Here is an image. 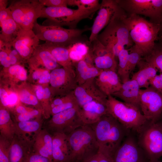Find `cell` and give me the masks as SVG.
<instances>
[{
  "label": "cell",
  "instance_id": "cell-1",
  "mask_svg": "<svg viewBox=\"0 0 162 162\" xmlns=\"http://www.w3.org/2000/svg\"><path fill=\"white\" fill-rule=\"evenodd\" d=\"M124 21L128 28L135 50L145 57L152 52L159 39L160 25L148 21L139 15H127Z\"/></svg>",
  "mask_w": 162,
  "mask_h": 162
},
{
  "label": "cell",
  "instance_id": "cell-2",
  "mask_svg": "<svg viewBox=\"0 0 162 162\" xmlns=\"http://www.w3.org/2000/svg\"><path fill=\"white\" fill-rule=\"evenodd\" d=\"M89 125L94 132L99 146L98 151L113 157L124 137L130 131L107 113L96 122Z\"/></svg>",
  "mask_w": 162,
  "mask_h": 162
},
{
  "label": "cell",
  "instance_id": "cell-3",
  "mask_svg": "<svg viewBox=\"0 0 162 162\" xmlns=\"http://www.w3.org/2000/svg\"><path fill=\"white\" fill-rule=\"evenodd\" d=\"M126 16L125 11L120 7L110 22L97 38L101 44L112 52L116 59L122 50L130 48L134 44L124 21Z\"/></svg>",
  "mask_w": 162,
  "mask_h": 162
},
{
  "label": "cell",
  "instance_id": "cell-4",
  "mask_svg": "<svg viewBox=\"0 0 162 162\" xmlns=\"http://www.w3.org/2000/svg\"><path fill=\"white\" fill-rule=\"evenodd\" d=\"M67 136L69 155L66 162H84L98 152V144L89 125L81 126Z\"/></svg>",
  "mask_w": 162,
  "mask_h": 162
},
{
  "label": "cell",
  "instance_id": "cell-5",
  "mask_svg": "<svg viewBox=\"0 0 162 162\" xmlns=\"http://www.w3.org/2000/svg\"><path fill=\"white\" fill-rule=\"evenodd\" d=\"M90 30L91 28L67 29L60 26L41 25L36 21L32 30L39 40L54 45L68 47L78 43L86 44L89 41L83 33Z\"/></svg>",
  "mask_w": 162,
  "mask_h": 162
},
{
  "label": "cell",
  "instance_id": "cell-6",
  "mask_svg": "<svg viewBox=\"0 0 162 162\" xmlns=\"http://www.w3.org/2000/svg\"><path fill=\"white\" fill-rule=\"evenodd\" d=\"M106 106L107 113L130 131L138 132L148 121L139 108L112 95L107 96Z\"/></svg>",
  "mask_w": 162,
  "mask_h": 162
},
{
  "label": "cell",
  "instance_id": "cell-7",
  "mask_svg": "<svg viewBox=\"0 0 162 162\" xmlns=\"http://www.w3.org/2000/svg\"><path fill=\"white\" fill-rule=\"evenodd\" d=\"M99 8L91 10L73 9L67 7H46L43 8L40 18L47 19L44 25L66 26L76 28L78 23L86 19H91Z\"/></svg>",
  "mask_w": 162,
  "mask_h": 162
},
{
  "label": "cell",
  "instance_id": "cell-8",
  "mask_svg": "<svg viewBox=\"0 0 162 162\" xmlns=\"http://www.w3.org/2000/svg\"><path fill=\"white\" fill-rule=\"evenodd\" d=\"M137 133L138 143L149 160H159L162 157V122L148 121Z\"/></svg>",
  "mask_w": 162,
  "mask_h": 162
},
{
  "label": "cell",
  "instance_id": "cell-9",
  "mask_svg": "<svg viewBox=\"0 0 162 162\" xmlns=\"http://www.w3.org/2000/svg\"><path fill=\"white\" fill-rule=\"evenodd\" d=\"M45 6L39 0L13 1L8 7L11 15L20 28L32 30Z\"/></svg>",
  "mask_w": 162,
  "mask_h": 162
},
{
  "label": "cell",
  "instance_id": "cell-10",
  "mask_svg": "<svg viewBox=\"0 0 162 162\" xmlns=\"http://www.w3.org/2000/svg\"><path fill=\"white\" fill-rule=\"evenodd\" d=\"M127 15H142L150 21L160 23L162 17V0H117Z\"/></svg>",
  "mask_w": 162,
  "mask_h": 162
},
{
  "label": "cell",
  "instance_id": "cell-11",
  "mask_svg": "<svg viewBox=\"0 0 162 162\" xmlns=\"http://www.w3.org/2000/svg\"><path fill=\"white\" fill-rule=\"evenodd\" d=\"M80 107L72 108L52 116L47 123V130L52 135L62 133L68 135L85 124L79 113Z\"/></svg>",
  "mask_w": 162,
  "mask_h": 162
},
{
  "label": "cell",
  "instance_id": "cell-12",
  "mask_svg": "<svg viewBox=\"0 0 162 162\" xmlns=\"http://www.w3.org/2000/svg\"><path fill=\"white\" fill-rule=\"evenodd\" d=\"M140 108L148 121H159L162 116V94L151 86L140 89Z\"/></svg>",
  "mask_w": 162,
  "mask_h": 162
},
{
  "label": "cell",
  "instance_id": "cell-13",
  "mask_svg": "<svg viewBox=\"0 0 162 162\" xmlns=\"http://www.w3.org/2000/svg\"><path fill=\"white\" fill-rule=\"evenodd\" d=\"M50 76V89L53 96L67 94L77 86L74 68H56L51 72Z\"/></svg>",
  "mask_w": 162,
  "mask_h": 162
},
{
  "label": "cell",
  "instance_id": "cell-14",
  "mask_svg": "<svg viewBox=\"0 0 162 162\" xmlns=\"http://www.w3.org/2000/svg\"><path fill=\"white\" fill-rule=\"evenodd\" d=\"M130 133L115 152L113 162H148L150 160Z\"/></svg>",
  "mask_w": 162,
  "mask_h": 162
},
{
  "label": "cell",
  "instance_id": "cell-15",
  "mask_svg": "<svg viewBox=\"0 0 162 162\" xmlns=\"http://www.w3.org/2000/svg\"><path fill=\"white\" fill-rule=\"evenodd\" d=\"M120 7L117 0L102 1L91 27V33L88 40L90 42L97 39L100 32L110 23Z\"/></svg>",
  "mask_w": 162,
  "mask_h": 162
},
{
  "label": "cell",
  "instance_id": "cell-16",
  "mask_svg": "<svg viewBox=\"0 0 162 162\" xmlns=\"http://www.w3.org/2000/svg\"><path fill=\"white\" fill-rule=\"evenodd\" d=\"M91 43V50L89 49V54L94 66L102 70H111L116 72L118 64L112 52L97 39Z\"/></svg>",
  "mask_w": 162,
  "mask_h": 162
},
{
  "label": "cell",
  "instance_id": "cell-17",
  "mask_svg": "<svg viewBox=\"0 0 162 162\" xmlns=\"http://www.w3.org/2000/svg\"><path fill=\"white\" fill-rule=\"evenodd\" d=\"M8 1L0 0V40L4 45L12 46L20 28L12 17L7 7Z\"/></svg>",
  "mask_w": 162,
  "mask_h": 162
},
{
  "label": "cell",
  "instance_id": "cell-18",
  "mask_svg": "<svg viewBox=\"0 0 162 162\" xmlns=\"http://www.w3.org/2000/svg\"><path fill=\"white\" fill-rule=\"evenodd\" d=\"M95 78L89 80L82 84L77 85L73 91L80 108L94 100L106 104L107 96L98 88L95 83Z\"/></svg>",
  "mask_w": 162,
  "mask_h": 162
},
{
  "label": "cell",
  "instance_id": "cell-19",
  "mask_svg": "<svg viewBox=\"0 0 162 162\" xmlns=\"http://www.w3.org/2000/svg\"><path fill=\"white\" fill-rule=\"evenodd\" d=\"M39 41L32 30L20 28L12 46L23 59L28 60L40 45Z\"/></svg>",
  "mask_w": 162,
  "mask_h": 162
},
{
  "label": "cell",
  "instance_id": "cell-20",
  "mask_svg": "<svg viewBox=\"0 0 162 162\" xmlns=\"http://www.w3.org/2000/svg\"><path fill=\"white\" fill-rule=\"evenodd\" d=\"M33 141L15 134L11 142L9 162H27L28 156L32 151Z\"/></svg>",
  "mask_w": 162,
  "mask_h": 162
},
{
  "label": "cell",
  "instance_id": "cell-21",
  "mask_svg": "<svg viewBox=\"0 0 162 162\" xmlns=\"http://www.w3.org/2000/svg\"><path fill=\"white\" fill-rule=\"evenodd\" d=\"M95 80L98 88L107 96L118 91L122 84L117 72L111 70H102Z\"/></svg>",
  "mask_w": 162,
  "mask_h": 162
},
{
  "label": "cell",
  "instance_id": "cell-22",
  "mask_svg": "<svg viewBox=\"0 0 162 162\" xmlns=\"http://www.w3.org/2000/svg\"><path fill=\"white\" fill-rule=\"evenodd\" d=\"M27 61L32 68H37L42 65L49 70H52L59 68L60 65L51 53L41 44L36 48Z\"/></svg>",
  "mask_w": 162,
  "mask_h": 162
},
{
  "label": "cell",
  "instance_id": "cell-23",
  "mask_svg": "<svg viewBox=\"0 0 162 162\" xmlns=\"http://www.w3.org/2000/svg\"><path fill=\"white\" fill-rule=\"evenodd\" d=\"M79 113L85 124H92L98 121L107 113L106 104L97 101H93L80 108Z\"/></svg>",
  "mask_w": 162,
  "mask_h": 162
},
{
  "label": "cell",
  "instance_id": "cell-24",
  "mask_svg": "<svg viewBox=\"0 0 162 162\" xmlns=\"http://www.w3.org/2000/svg\"><path fill=\"white\" fill-rule=\"evenodd\" d=\"M140 89L137 82L131 79L122 83L120 89L112 95L119 98L124 102L135 106L140 109Z\"/></svg>",
  "mask_w": 162,
  "mask_h": 162
},
{
  "label": "cell",
  "instance_id": "cell-25",
  "mask_svg": "<svg viewBox=\"0 0 162 162\" xmlns=\"http://www.w3.org/2000/svg\"><path fill=\"white\" fill-rule=\"evenodd\" d=\"M137 65L139 70L133 74L131 79L137 82L140 88H147L150 86V80L157 75L158 70L142 58Z\"/></svg>",
  "mask_w": 162,
  "mask_h": 162
},
{
  "label": "cell",
  "instance_id": "cell-26",
  "mask_svg": "<svg viewBox=\"0 0 162 162\" xmlns=\"http://www.w3.org/2000/svg\"><path fill=\"white\" fill-rule=\"evenodd\" d=\"M52 135V162L67 161L69 155L67 136L62 133H57Z\"/></svg>",
  "mask_w": 162,
  "mask_h": 162
},
{
  "label": "cell",
  "instance_id": "cell-27",
  "mask_svg": "<svg viewBox=\"0 0 162 162\" xmlns=\"http://www.w3.org/2000/svg\"><path fill=\"white\" fill-rule=\"evenodd\" d=\"M77 85L82 84L88 80L95 78L100 74L102 70L87 62L84 58L73 63Z\"/></svg>",
  "mask_w": 162,
  "mask_h": 162
},
{
  "label": "cell",
  "instance_id": "cell-28",
  "mask_svg": "<svg viewBox=\"0 0 162 162\" xmlns=\"http://www.w3.org/2000/svg\"><path fill=\"white\" fill-rule=\"evenodd\" d=\"M15 134L25 139L34 140L42 129V121L40 119L18 122H14Z\"/></svg>",
  "mask_w": 162,
  "mask_h": 162
},
{
  "label": "cell",
  "instance_id": "cell-29",
  "mask_svg": "<svg viewBox=\"0 0 162 162\" xmlns=\"http://www.w3.org/2000/svg\"><path fill=\"white\" fill-rule=\"evenodd\" d=\"M41 45L51 53L60 65L66 68H74L69 56L70 49L72 46L66 47L55 46L46 42Z\"/></svg>",
  "mask_w": 162,
  "mask_h": 162
},
{
  "label": "cell",
  "instance_id": "cell-30",
  "mask_svg": "<svg viewBox=\"0 0 162 162\" xmlns=\"http://www.w3.org/2000/svg\"><path fill=\"white\" fill-rule=\"evenodd\" d=\"M2 105L0 109V136L10 141L15 135L14 122L8 110Z\"/></svg>",
  "mask_w": 162,
  "mask_h": 162
},
{
  "label": "cell",
  "instance_id": "cell-31",
  "mask_svg": "<svg viewBox=\"0 0 162 162\" xmlns=\"http://www.w3.org/2000/svg\"><path fill=\"white\" fill-rule=\"evenodd\" d=\"M129 50L124 49L119 53L118 58V65L117 73L122 83L130 80V73L128 66V56Z\"/></svg>",
  "mask_w": 162,
  "mask_h": 162
},
{
  "label": "cell",
  "instance_id": "cell-32",
  "mask_svg": "<svg viewBox=\"0 0 162 162\" xmlns=\"http://www.w3.org/2000/svg\"><path fill=\"white\" fill-rule=\"evenodd\" d=\"M155 42L153 49L150 54L142 58L146 61L154 65L162 73V39Z\"/></svg>",
  "mask_w": 162,
  "mask_h": 162
},
{
  "label": "cell",
  "instance_id": "cell-33",
  "mask_svg": "<svg viewBox=\"0 0 162 162\" xmlns=\"http://www.w3.org/2000/svg\"><path fill=\"white\" fill-rule=\"evenodd\" d=\"M98 0H67L68 5L76 6L78 8L83 10H91L99 8L100 4Z\"/></svg>",
  "mask_w": 162,
  "mask_h": 162
},
{
  "label": "cell",
  "instance_id": "cell-34",
  "mask_svg": "<svg viewBox=\"0 0 162 162\" xmlns=\"http://www.w3.org/2000/svg\"><path fill=\"white\" fill-rule=\"evenodd\" d=\"M19 96L20 100L22 103L34 106L37 109L42 112V107L39 104L38 99L34 94L27 90H23L20 92Z\"/></svg>",
  "mask_w": 162,
  "mask_h": 162
},
{
  "label": "cell",
  "instance_id": "cell-35",
  "mask_svg": "<svg viewBox=\"0 0 162 162\" xmlns=\"http://www.w3.org/2000/svg\"><path fill=\"white\" fill-rule=\"evenodd\" d=\"M42 112L38 109H32L25 113L15 114V122H24L40 119Z\"/></svg>",
  "mask_w": 162,
  "mask_h": 162
},
{
  "label": "cell",
  "instance_id": "cell-36",
  "mask_svg": "<svg viewBox=\"0 0 162 162\" xmlns=\"http://www.w3.org/2000/svg\"><path fill=\"white\" fill-rule=\"evenodd\" d=\"M8 69L9 73L18 80L24 81L27 78V72L24 67L20 64L11 65Z\"/></svg>",
  "mask_w": 162,
  "mask_h": 162
},
{
  "label": "cell",
  "instance_id": "cell-37",
  "mask_svg": "<svg viewBox=\"0 0 162 162\" xmlns=\"http://www.w3.org/2000/svg\"><path fill=\"white\" fill-rule=\"evenodd\" d=\"M11 142L0 136V162H9V154Z\"/></svg>",
  "mask_w": 162,
  "mask_h": 162
},
{
  "label": "cell",
  "instance_id": "cell-38",
  "mask_svg": "<svg viewBox=\"0 0 162 162\" xmlns=\"http://www.w3.org/2000/svg\"><path fill=\"white\" fill-rule=\"evenodd\" d=\"M128 50V66L129 71L130 74L142 57L141 55L135 50L133 46Z\"/></svg>",
  "mask_w": 162,
  "mask_h": 162
},
{
  "label": "cell",
  "instance_id": "cell-39",
  "mask_svg": "<svg viewBox=\"0 0 162 162\" xmlns=\"http://www.w3.org/2000/svg\"><path fill=\"white\" fill-rule=\"evenodd\" d=\"M78 107H79L78 104L75 97L71 100L52 108L51 115L52 116L69 109Z\"/></svg>",
  "mask_w": 162,
  "mask_h": 162
},
{
  "label": "cell",
  "instance_id": "cell-40",
  "mask_svg": "<svg viewBox=\"0 0 162 162\" xmlns=\"http://www.w3.org/2000/svg\"><path fill=\"white\" fill-rule=\"evenodd\" d=\"M84 162H113V157L108 154L98 151L96 154Z\"/></svg>",
  "mask_w": 162,
  "mask_h": 162
},
{
  "label": "cell",
  "instance_id": "cell-41",
  "mask_svg": "<svg viewBox=\"0 0 162 162\" xmlns=\"http://www.w3.org/2000/svg\"><path fill=\"white\" fill-rule=\"evenodd\" d=\"M70 48L84 58L88 54L89 49L86 43H77L73 45Z\"/></svg>",
  "mask_w": 162,
  "mask_h": 162
},
{
  "label": "cell",
  "instance_id": "cell-42",
  "mask_svg": "<svg viewBox=\"0 0 162 162\" xmlns=\"http://www.w3.org/2000/svg\"><path fill=\"white\" fill-rule=\"evenodd\" d=\"M44 6L48 7H67V0H39Z\"/></svg>",
  "mask_w": 162,
  "mask_h": 162
},
{
  "label": "cell",
  "instance_id": "cell-43",
  "mask_svg": "<svg viewBox=\"0 0 162 162\" xmlns=\"http://www.w3.org/2000/svg\"><path fill=\"white\" fill-rule=\"evenodd\" d=\"M27 162H52V161L49 158L34 153L32 151L28 156Z\"/></svg>",
  "mask_w": 162,
  "mask_h": 162
},
{
  "label": "cell",
  "instance_id": "cell-44",
  "mask_svg": "<svg viewBox=\"0 0 162 162\" xmlns=\"http://www.w3.org/2000/svg\"><path fill=\"white\" fill-rule=\"evenodd\" d=\"M150 86L162 94V73L157 74L150 80Z\"/></svg>",
  "mask_w": 162,
  "mask_h": 162
},
{
  "label": "cell",
  "instance_id": "cell-45",
  "mask_svg": "<svg viewBox=\"0 0 162 162\" xmlns=\"http://www.w3.org/2000/svg\"><path fill=\"white\" fill-rule=\"evenodd\" d=\"M0 62L2 65L5 68H8L11 66L8 55L4 50H0Z\"/></svg>",
  "mask_w": 162,
  "mask_h": 162
},
{
  "label": "cell",
  "instance_id": "cell-46",
  "mask_svg": "<svg viewBox=\"0 0 162 162\" xmlns=\"http://www.w3.org/2000/svg\"><path fill=\"white\" fill-rule=\"evenodd\" d=\"M50 73L47 69H43L41 75L38 80L40 84H43L50 82Z\"/></svg>",
  "mask_w": 162,
  "mask_h": 162
},
{
  "label": "cell",
  "instance_id": "cell-47",
  "mask_svg": "<svg viewBox=\"0 0 162 162\" xmlns=\"http://www.w3.org/2000/svg\"><path fill=\"white\" fill-rule=\"evenodd\" d=\"M8 94L6 90L2 88L0 89V98L2 105L4 107L8 106L7 100Z\"/></svg>",
  "mask_w": 162,
  "mask_h": 162
},
{
  "label": "cell",
  "instance_id": "cell-48",
  "mask_svg": "<svg viewBox=\"0 0 162 162\" xmlns=\"http://www.w3.org/2000/svg\"><path fill=\"white\" fill-rule=\"evenodd\" d=\"M33 109L27 108L21 105H17L14 109L15 114H21L26 113Z\"/></svg>",
  "mask_w": 162,
  "mask_h": 162
},
{
  "label": "cell",
  "instance_id": "cell-49",
  "mask_svg": "<svg viewBox=\"0 0 162 162\" xmlns=\"http://www.w3.org/2000/svg\"><path fill=\"white\" fill-rule=\"evenodd\" d=\"M18 99L17 96L15 93L12 92L10 94L7 100L8 106H13L15 105Z\"/></svg>",
  "mask_w": 162,
  "mask_h": 162
},
{
  "label": "cell",
  "instance_id": "cell-50",
  "mask_svg": "<svg viewBox=\"0 0 162 162\" xmlns=\"http://www.w3.org/2000/svg\"><path fill=\"white\" fill-rule=\"evenodd\" d=\"M44 89L43 87L40 85L37 86L35 89V93L38 99L40 100L44 99Z\"/></svg>",
  "mask_w": 162,
  "mask_h": 162
},
{
  "label": "cell",
  "instance_id": "cell-51",
  "mask_svg": "<svg viewBox=\"0 0 162 162\" xmlns=\"http://www.w3.org/2000/svg\"><path fill=\"white\" fill-rule=\"evenodd\" d=\"M34 69L35 70L32 74V79L35 80H38L41 75L44 69L38 68Z\"/></svg>",
  "mask_w": 162,
  "mask_h": 162
},
{
  "label": "cell",
  "instance_id": "cell-52",
  "mask_svg": "<svg viewBox=\"0 0 162 162\" xmlns=\"http://www.w3.org/2000/svg\"><path fill=\"white\" fill-rule=\"evenodd\" d=\"M52 95L50 88L46 87L44 89V100H48Z\"/></svg>",
  "mask_w": 162,
  "mask_h": 162
},
{
  "label": "cell",
  "instance_id": "cell-53",
  "mask_svg": "<svg viewBox=\"0 0 162 162\" xmlns=\"http://www.w3.org/2000/svg\"><path fill=\"white\" fill-rule=\"evenodd\" d=\"M159 38L162 36V17L160 23V30L159 34Z\"/></svg>",
  "mask_w": 162,
  "mask_h": 162
},
{
  "label": "cell",
  "instance_id": "cell-54",
  "mask_svg": "<svg viewBox=\"0 0 162 162\" xmlns=\"http://www.w3.org/2000/svg\"><path fill=\"white\" fill-rule=\"evenodd\" d=\"M148 162H160L159 160L157 161H152L151 160H149L148 161Z\"/></svg>",
  "mask_w": 162,
  "mask_h": 162
},
{
  "label": "cell",
  "instance_id": "cell-55",
  "mask_svg": "<svg viewBox=\"0 0 162 162\" xmlns=\"http://www.w3.org/2000/svg\"><path fill=\"white\" fill-rule=\"evenodd\" d=\"M160 38L161 39H162V36H161V37H160V38Z\"/></svg>",
  "mask_w": 162,
  "mask_h": 162
},
{
  "label": "cell",
  "instance_id": "cell-56",
  "mask_svg": "<svg viewBox=\"0 0 162 162\" xmlns=\"http://www.w3.org/2000/svg\"></svg>",
  "mask_w": 162,
  "mask_h": 162
}]
</instances>
